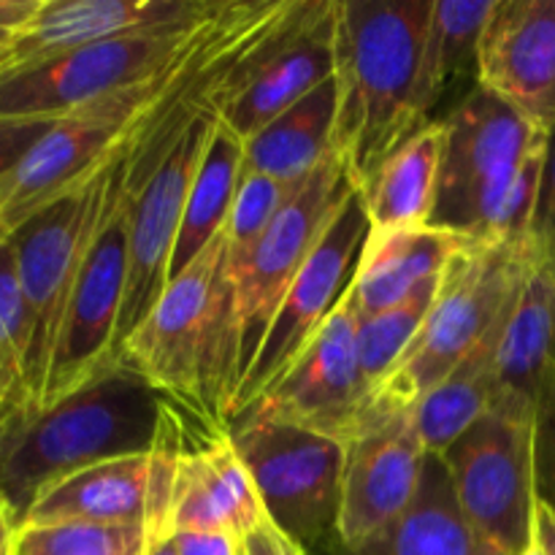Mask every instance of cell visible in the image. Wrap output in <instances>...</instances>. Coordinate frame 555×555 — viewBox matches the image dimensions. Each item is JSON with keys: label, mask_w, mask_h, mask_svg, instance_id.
<instances>
[{"label": "cell", "mask_w": 555, "mask_h": 555, "mask_svg": "<svg viewBox=\"0 0 555 555\" xmlns=\"http://www.w3.org/2000/svg\"><path fill=\"white\" fill-rule=\"evenodd\" d=\"M524 555H547V553H545V547L540 545V540L534 537V540H531V545H529V551H526Z\"/></svg>", "instance_id": "44"}, {"label": "cell", "mask_w": 555, "mask_h": 555, "mask_svg": "<svg viewBox=\"0 0 555 555\" xmlns=\"http://www.w3.org/2000/svg\"><path fill=\"white\" fill-rule=\"evenodd\" d=\"M356 331L358 318L345 298L285 377L238 412L228 428L280 423L347 444L366 428L404 412L366 388L358 366Z\"/></svg>", "instance_id": "9"}, {"label": "cell", "mask_w": 555, "mask_h": 555, "mask_svg": "<svg viewBox=\"0 0 555 555\" xmlns=\"http://www.w3.org/2000/svg\"><path fill=\"white\" fill-rule=\"evenodd\" d=\"M163 396L117 366L49 410L0 417V496L16 520L54 482L103 461L152 453Z\"/></svg>", "instance_id": "3"}, {"label": "cell", "mask_w": 555, "mask_h": 555, "mask_svg": "<svg viewBox=\"0 0 555 555\" xmlns=\"http://www.w3.org/2000/svg\"><path fill=\"white\" fill-rule=\"evenodd\" d=\"M54 122L57 119H0V193L5 188V179L22 163V157L36 146V141Z\"/></svg>", "instance_id": "35"}, {"label": "cell", "mask_w": 555, "mask_h": 555, "mask_svg": "<svg viewBox=\"0 0 555 555\" xmlns=\"http://www.w3.org/2000/svg\"><path fill=\"white\" fill-rule=\"evenodd\" d=\"M477 85L534 119L555 122V0H496L477 57Z\"/></svg>", "instance_id": "19"}, {"label": "cell", "mask_w": 555, "mask_h": 555, "mask_svg": "<svg viewBox=\"0 0 555 555\" xmlns=\"http://www.w3.org/2000/svg\"><path fill=\"white\" fill-rule=\"evenodd\" d=\"M439 282H442V276L423 285L421 291H415L396 307L358 320V366H361V377L372 393H379L385 379L396 372L415 336L421 334L423 323L434 307V298L439 293Z\"/></svg>", "instance_id": "30"}, {"label": "cell", "mask_w": 555, "mask_h": 555, "mask_svg": "<svg viewBox=\"0 0 555 555\" xmlns=\"http://www.w3.org/2000/svg\"><path fill=\"white\" fill-rule=\"evenodd\" d=\"M352 182L345 163L331 152L282 204L274 220L260 236L233 307V347H236V388L258 356L263 336L280 309L282 298L291 291L293 280L312 255L314 244L323 236L325 225L341 201L350 195ZM233 388V393H236ZM233 401V396H231ZM231 406V404H228ZM228 415V412H225Z\"/></svg>", "instance_id": "13"}, {"label": "cell", "mask_w": 555, "mask_h": 555, "mask_svg": "<svg viewBox=\"0 0 555 555\" xmlns=\"http://www.w3.org/2000/svg\"><path fill=\"white\" fill-rule=\"evenodd\" d=\"M531 426L486 410L442 453L466 524L504 555H524L534 540Z\"/></svg>", "instance_id": "12"}, {"label": "cell", "mask_w": 555, "mask_h": 555, "mask_svg": "<svg viewBox=\"0 0 555 555\" xmlns=\"http://www.w3.org/2000/svg\"><path fill=\"white\" fill-rule=\"evenodd\" d=\"M222 5L225 0H43L36 16L0 52V76L119 33L204 20Z\"/></svg>", "instance_id": "20"}, {"label": "cell", "mask_w": 555, "mask_h": 555, "mask_svg": "<svg viewBox=\"0 0 555 555\" xmlns=\"http://www.w3.org/2000/svg\"><path fill=\"white\" fill-rule=\"evenodd\" d=\"M193 52L133 90L117 92L106 101L57 119L5 179L0 193V236H11L38 211L90 184L98 173L119 160L146 108L163 95Z\"/></svg>", "instance_id": "6"}, {"label": "cell", "mask_w": 555, "mask_h": 555, "mask_svg": "<svg viewBox=\"0 0 555 555\" xmlns=\"http://www.w3.org/2000/svg\"><path fill=\"white\" fill-rule=\"evenodd\" d=\"M444 155V122H426L383 163L361 190L372 231L426 228L437 201Z\"/></svg>", "instance_id": "26"}, {"label": "cell", "mask_w": 555, "mask_h": 555, "mask_svg": "<svg viewBox=\"0 0 555 555\" xmlns=\"http://www.w3.org/2000/svg\"><path fill=\"white\" fill-rule=\"evenodd\" d=\"M173 537H177L179 555H242L236 537L195 534V531H184V534Z\"/></svg>", "instance_id": "37"}, {"label": "cell", "mask_w": 555, "mask_h": 555, "mask_svg": "<svg viewBox=\"0 0 555 555\" xmlns=\"http://www.w3.org/2000/svg\"><path fill=\"white\" fill-rule=\"evenodd\" d=\"M266 518L307 555L336 545L345 444L280 423L231 428Z\"/></svg>", "instance_id": "10"}, {"label": "cell", "mask_w": 555, "mask_h": 555, "mask_svg": "<svg viewBox=\"0 0 555 555\" xmlns=\"http://www.w3.org/2000/svg\"><path fill=\"white\" fill-rule=\"evenodd\" d=\"M14 36H16L14 27H3V25H0V52H3V49L9 47L11 38H14Z\"/></svg>", "instance_id": "42"}, {"label": "cell", "mask_w": 555, "mask_h": 555, "mask_svg": "<svg viewBox=\"0 0 555 555\" xmlns=\"http://www.w3.org/2000/svg\"><path fill=\"white\" fill-rule=\"evenodd\" d=\"M469 238L442 228L369 231L358 258L347 304L358 320L396 307L428 282L439 280L450 260L469 247Z\"/></svg>", "instance_id": "22"}, {"label": "cell", "mask_w": 555, "mask_h": 555, "mask_svg": "<svg viewBox=\"0 0 555 555\" xmlns=\"http://www.w3.org/2000/svg\"><path fill=\"white\" fill-rule=\"evenodd\" d=\"M231 0H225V5ZM222 5L204 20L119 33L47 63L0 76V119H60L98 101L133 90L193 52Z\"/></svg>", "instance_id": "5"}, {"label": "cell", "mask_w": 555, "mask_h": 555, "mask_svg": "<svg viewBox=\"0 0 555 555\" xmlns=\"http://www.w3.org/2000/svg\"><path fill=\"white\" fill-rule=\"evenodd\" d=\"M369 231L372 225H369L363 195L352 188L325 225L312 255L293 280L291 291L282 298L253 366L247 369L233 393L225 426L285 377L287 369L301 358L325 320L345 301Z\"/></svg>", "instance_id": "11"}, {"label": "cell", "mask_w": 555, "mask_h": 555, "mask_svg": "<svg viewBox=\"0 0 555 555\" xmlns=\"http://www.w3.org/2000/svg\"><path fill=\"white\" fill-rule=\"evenodd\" d=\"M266 520L263 502L233 444L231 428L182 406V448L173 475L168 531L242 540Z\"/></svg>", "instance_id": "17"}, {"label": "cell", "mask_w": 555, "mask_h": 555, "mask_svg": "<svg viewBox=\"0 0 555 555\" xmlns=\"http://www.w3.org/2000/svg\"><path fill=\"white\" fill-rule=\"evenodd\" d=\"M496 0H434L421 65V108L431 119V108L464 74L477 76V57L488 20Z\"/></svg>", "instance_id": "29"}, {"label": "cell", "mask_w": 555, "mask_h": 555, "mask_svg": "<svg viewBox=\"0 0 555 555\" xmlns=\"http://www.w3.org/2000/svg\"><path fill=\"white\" fill-rule=\"evenodd\" d=\"M336 9L339 0H293L280 25L244 65L220 122L242 141L318 90L336 74Z\"/></svg>", "instance_id": "15"}, {"label": "cell", "mask_w": 555, "mask_h": 555, "mask_svg": "<svg viewBox=\"0 0 555 555\" xmlns=\"http://www.w3.org/2000/svg\"><path fill=\"white\" fill-rule=\"evenodd\" d=\"M513 307L491 325V331L472 347L469 356L431 393L417 401L415 423L426 453L442 455L477 417L486 415L496 385L499 347Z\"/></svg>", "instance_id": "27"}, {"label": "cell", "mask_w": 555, "mask_h": 555, "mask_svg": "<svg viewBox=\"0 0 555 555\" xmlns=\"http://www.w3.org/2000/svg\"><path fill=\"white\" fill-rule=\"evenodd\" d=\"M220 112H206L184 130L177 144L168 150L160 166L141 184L130 209V244H128V282H125L122 312L117 328V363L119 350L128 336L144 323L157 304L160 293L171 280V258L182 228L184 204L190 188L204 160Z\"/></svg>", "instance_id": "16"}, {"label": "cell", "mask_w": 555, "mask_h": 555, "mask_svg": "<svg viewBox=\"0 0 555 555\" xmlns=\"http://www.w3.org/2000/svg\"><path fill=\"white\" fill-rule=\"evenodd\" d=\"M555 374V266L531 263L502 334L496 385L488 410L534 423Z\"/></svg>", "instance_id": "21"}, {"label": "cell", "mask_w": 555, "mask_h": 555, "mask_svg": "<svg viewBox=\"0 0 555 555\" xmlns=\"http://www.w3.org/2000/svg\"><path fill=\"white\" fill-rule=\"evenodd\" d=\"M238 551H242V555H307L301 547L293 545L271 520H266L258 529L249 531L247 537H242Z\"/></svg>", "instance_id": "36"}, {"label": "cell", "mask_w": 555, "mask_h": 555, "mask_svg": "<svg viewBox=\"0 0 555 555\" xmlns=\"http://www.w3.org/2000/svg\"><path fill=\"white\" fill-rule=\"evenodd\" d=\"M339 87L328 79L244 141V173L298 188L334 152Z\"/></svg>", "instance_id": "24"}, {"label": "cell", "mask_w": 555, "mask_h": 555, "mask_svg": "<svg viewBox=\"0 0 555 555\" xmlns=\"http://www.w3.org/2000/svg\"><path fill=\"white\" fill-rule=\"evenodd\" d=\"M526 244H529L537 263L555 266V122L547 128L545 135L540 190H537V204Z\"/></svg>", "instance_id": "34"}, {"label": "cell", "mask_w": 555, "mask_h": 555, "mask_svg": "<svg viewBox=\"0 0 555 555\" xmlns=\"http://www.w3.org/2000/svg\"><path fill=\"white\" fill-rule=\"evenodd\" d=\"M114 163L106 171L98 173L90 184L38 211L9 236L16 253V271H20L27 314L25 415H33L41 406L43 388H47L60 334H63L70 293H74L76 276H79V266L92 228H95L98 211L106 198Z\"/></svg>", "instance_id": "8"}, {"label": "cell", "mask_w": 555, "mask_h": 555, "mask_svg": "<svg viewBox=\"0 0 555 555\" xmlns=\"http://www.w3.org/2000/svg\"><path fill=\"white\" fill-rule=\"evenodd\" d=\"M534 537L545 547L547 555H555V515L547 507H542L540 502H537L534 515Z\"/></svg>", "instance_id": "40"}, {"label": "cell", "mask_w": 555, "mask_h": 555, "mask_svg": "<svg viewBox=\"0 0 555 555\" xmlns=\"http://www.w3.org/2000/svg\"><path fill=\"white\" fill-rule=\"evenodd\" d=\"M146 547L144 524H54L20 526L14 555H146Z\"/></svg>", "instance_id": "32"}, {"label": "cell", "mask_w": 555, "mask_h": 555, "mask_svg": "<svg viewBox=\"0 0 555 555\" xmlns=\"http://www.w3.org/2000/svg\"><path fill=\"white\" fill-rule=\"evenodd\" d=\"M16 537H20V520H16L9 502L0 496V555L16 553Z\"/></svg>", "instance_id": "39"}, {"label": "cell", "mask_w": 555, "mask_h": 555, "mask_svg": "<svg viewBox=\"0 0 555 555\" xmlns=\"http://www.w3.org/2000/svg\"><path fill=\"white\" fill-rule=\"evenodd\" d=\"M150 482L152 453L103 461L49 486L27 509L22 526H146Z\"/></svg>", "instance_id": "23"}, {"label": "cell", "mask_w": 555, "mask_h": 555, "mask_svg": "<svg viewBox=\"0 0 555 555\" xmlns=\"http://www.w3.org/2000/svg\"><path fill=\"white\" fill-rule=\"evenodd\" d=\"M475 555H504V553H499L496 547L493 545H488V542H482V540H477V547H475Z\"/></svg>", "instance_id": "43"}, {"label": "cell", "mask_w": 555, "mask_h": 555, "mask_svg": "<svg viewBox=\"0 0 555 555\" xmlns=\"http://www.w3.org/2000/svg\"><path fill=\"white\" fill-rule=\"evenodd\" d=\"M43 0H0V25L22 30L36 16Z\"/></svg>", "instance_id": "38"}, {"label": "cell", "mask_w": 555, "mask_h": 555, "mask_svg": "<svg viewBox=\"0 0 555 555\" xmlns=\"http://www.w3.org/2000/svg\"><path fill=\"white\" fill-rule=\"evenodd\" d=\"M25 356L27 314L16 253L11 238L0 236V417L27 412Z\"/></svg>", "instance_id": "31"}, {"label": "cell", "mask_w": 555, "mask_h": 555, "mask_svg": "<svg viewBox=\"0 0 555 555\" xmlns=\"http://www.w3.org/2000/svg\"><path fill=\"white\" fill-rule=\"evenodd\" d=\"M426 455L415 410L396 412L350 439L345 444L334 547L356 551L399 520L421 488Z\"/></svg>", "instance_id": "18"}, {"label": "cell", "mask_w": 555, "mask_h": 555, "mask_svg": "<svg viewBox=\"0 0 555 555\" xmlns=\"http://www.w3.org/2000/svg\"><path fill=\"white\" fill-rule=\"evenodd\" d=\"M122 160L125 155L114 163L108 177L106 198L81 258L38 412L49 410L65 396L76 393L119 366L117 328L125 282H128L130 209H133V198L125 190Z\"/></svg>", "instance_id": "7"}, {"label": "cell", "mask_w": 555, "mask_h": 555, "mask_svg": "<svg viewBox=\"0 0 555 555\" xmlns=\"http://www.w3.org/2000/svg\"><path fill=\"white\" fill-rule=\"evenodd\" d=\"M537 502L555 515V374L540 396L531 426Z\"/></svg>", "instance_id": "33"}, {"label": "cell", "mask_w": 555, "mask_h": 555, "mask_svg": "<svg viewBox=\"0 0 555 555\" xmlns=\"http://www.w3.org/2000/svg\"><path fill=\"white\" fill-rule=\"evenodd\" d=\"M222 249L225 233L220 231L193 263L168 280L152 312L119 350V366L146 379L163 399L209 417L215 415L206 404V363Z\"/></svg>", "instance_id": "14"}, {"label": "cell", "mask_w": 555, "mask_h": 555, "mask_svg": "<svg viewBox=\"0 0 555 555\" xmlns=\"http://www.w3.org/2000/svg\"><path fill=\"white\" fill-rule=\"evenodd\" d=\"M146 555H179L177 537H160V540H150V547H146Z\"/></svg>", "instance_id": "41"}, {"label": "cell", "mask_w": 555, "mask_h": 555, "mask_svg": "<svg viewBox=\"0 0 555 555\" xmlns=\"http://www.w3.org/2000/svg\"><path fill=\"white\" fill-rule=\"evenodd\" d=\"M244 179V141L217 119L204 160L184 204L182 228L171 258V276L193 263L225 228Z\"/></svg>", "instance_id": "28"}, {"label": "cell", "mask_w": 555, "mask_h": 555, "mask_svg": "<svg viewBox=\"0 0 555 555\" xmlns=\"http://www.w3.org/2000/svg\"><path fill=\"white\" fill-rule=\"evenodd\" d=\"M531 263L529 244L472 242L461 249L444 269L421 334L379 388V399L396 410H415L513 307Z\"/></svg>", "instance_id": "4"}, {"label": "cell", "mask_w": 555, "mask_h": 555, "mask_svg": "<svg viewBox=\"0 0 555 555\" xmlns=\"http://www.w3.org/2000/svg\"><path fill=\"white\" fill-rule=\"evenodd\" d=\"M444 122L428 225L475 244H526L547 128L477 85Z\"/></svg>", "instance_id": "2"}, {"label": "cell", "mask_w": 555, "mask_h": 555, "mask_svg": "<svg viewBox=\"0 0 555 555\" xmlns=\"http://www.w3.org/2000/svg\"><path fill=\"white\" fill-rule=\"evenodd\" d=\"M477 537L461 513L453 477L442 455H426L421 488L399 520L356 551L328 555H475Z\"/></svg>", "instance_id": "25"}, {"label": "cell", "mask_w": 555, "mask_h": 555, "mask_svg": "<svg viewBox=\"0 0 555 555\" xmlns=\"http://www.w3.org/2000/svg\"><path fill=\"white\" fill-rule=\"evenodd\" d=\"M434 0H339L334 152L361 193L383 163L431 119L421 65Z\"/></svg>", "instance_id": "1"}]
</instances>
